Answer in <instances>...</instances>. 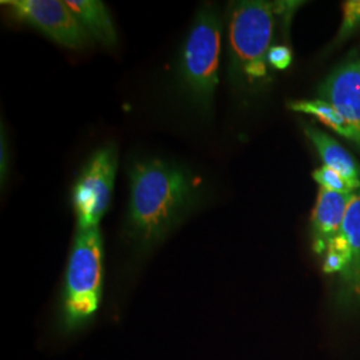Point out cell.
Returning <instances> with one entry per match:
<instances>
[{
  "label": "cell",
  "mask_w": 360,
  "mask_h": 360,
  "mask_svg": "<svg viewBox=\"0 0 360 360\" xmlns=\"http://www.w3.org/2000/svg\"><path fill=\"white\" fill-rule=\"evenodd\" d=\"M287 107L295 112L307 114L316 117L323 124L335 131L338 135L347 139L352 144H358V138L355 131L340 115V112L334 105L323 99H302V101H291L287 103Z\"/></svg>",
  "instance_id": "obj_12"
},
{
  "label": "cell",
  "mask_w": 360,
  "mask_h": 360,
  "mask_svg": "<svg viewBox=\"0 0 360 360\" xmlns=\"http://www.w3.org/2000/svg\"><path fill=\"white\" fill-rule=\"evenodd\" d=\"M342 233L347 239L349 262L347 269L335 278V307L342 314L360 311V190L348 203Z\"/></svg>",
  "instance_id": "obj_8"
},
{
  "label": "cell",
  "mask_w": 360,
  "mask_h": 360,
  "mask_svg": "<svg viewBox=\"0 0 360 360\" xmlns=\"http://www.w3.org/2000/svg\"><path fill=\"white\" fill-rule=\"evenodd\" d=\"M312 178L321 186V188L328 190V191H334L339 193H355V190L352 188V186L340 174H338L333 168L323 167L318 168L312 172Z\"/></svg>",
  "instance_id": "obj_14"
},
{
  "label": "cell",
  "mask_w": 360,
  "mask_h": 360,
  "mask_svg": "<svg viewBox=\"0 0 360 360\" xmlns=\"http://www.w3.org/2000/svg\"><path fill=\"white\" fill-rule=\"evenodd\" d=\"M65 3L92 40L108 47L115 46L117 40L115 27L103 1L65 0Z\"/></svg>",
  "instance_id": "obj_11"
},
{
  "label": "cell",
  "mask_w": 360,
  "mask_h": 360,
  "mask_svg": "<svg viewBox=\"0 0 360 360\" xmlns=\"http://www.w3.org/2000/svg\"><path fill=\"white\" fill-rule=\"evenodd\" d=\"M104 248L99 227L77 230L59 300V330L75 334L90 324L102 303Z\"/></svg>",
  "instance_id": "obj_3"
},
{
  "label": "cell",
  "mask_w": 360,
  "mask_h": 360,
  "mask_svg": "<svg viewBox=\"0 0 360 360\" xmlns=\"http://www.w3.org/2000/svg\"><path fill=\"white\" fill-rule=\"evenodd\" d=\"M351 195L321 188L311 215L312 251L323 257L327 247L342 232Z\"/></svg>",
  "instance_id": "obj_9"
},
{
  "label": "cell",
  "mask_w": 360,
  "mask_h": 360,
  "mask_svg": "<svg viewBox=\"0 0 360 360\" xmlns=\"http://www.w3.org/2000/svg\"><path fill=\"white\" fill-rule=\"evenodd\" d=\"M360 27V0H348L343 4V20L336 37V43L343 40L355 32Z\"/></svg>",
  "instance_id": "obj_15"
},
{
  "label": "cell",
  "mask_w": 360,
  "mask_h": 360,
  "mask_svg": "<svg viewBox=\"0 0 360 360\" xmlns=\"http://www.w3.org/2000/svg\"><path fill=\"white\" fill-rule=\"evenodd\" d=\"M221 30L218 8L203 4L180 53V86L190 103L203 114L211 111L219 83Z\"/></svg>",
  "instance_id": "obj_4"
},
{
  "label": "cell",
  "mask_w": 360,
  "mask_h": 360,
  "mask_svg": "<svg viewBox=\"0 0 360 360\" xmlns=\"http://www.w3.org/2000/svg\"><path fill=\"white\" fill-rule=\"evenodd\" d=\"M117 154L108 144L91 155L72 188V207L77 230L99 227L114 193Z\"/></svg>",
  "instance_id": "obj_5"
},
{
  "label": "cell",
  "mask_w": 360,
  "mask_h": 360,
  "mask_svg": "<svg viewBox=\"0 0 360 360\" xmlns=\"http://www.w3.org/2000/svg\"><path fill=\"white\" fill-rule=\"evenodd\" d=\"M349 262V250L347 239L340 232L334 240L327 247V251L323 255L322 270L326 275L339 276L347 269Z\"/></svg>",
  "instance_id": "obj_13"
},
{
  "label": "cell",
  "mask_w": 360,
  "mask_h": 360,
  "mask_svg": "<svg viewBox=\"0 0 360 360\" xmlns=\"http://www.w3.org/2000/svg\"><path fill=\"white\" fill-rule=\"evenodd\" d=\"M319 99L333 104L355 131L360 150V52H352L318 89Z\"/></svg>",
  "instance_id": "obj_7"
},
{
  "label": "cell",
  "mask_w": 360,
  "mask_h": 360,
  "mask_svg": "<svg viewBox=\"0 0 360 360\" xmlns=\"http://www.w3.org/2000/svg\"><path fill=\"white\" fill-rule=\"evenodd\" d=\"M291 63H292V51L290 50V47L283 44L271 47L270 51L267 53V65L278 71H283L287 70Z\"/></svg>",
  "instance_id": "obj_16"
},
{
  "label": "cell",
  "mask_w": 360,
  "mask_h": 360,
  "mask_svg": "<svg viewBox=\"0 0 360 360\" xmlns=\"http://www.w3.org/2000/svg\"><path fill=\"white\" fill-rule=\"evenodd\" d=\"M303 131L309 142L316 148L324 166L340 174L355 191L360 190V167L347 150L334 138L312 124H303Z\"/></svg>",
  "instance_id": "obj_10"
},
{
  "label": "cell",
  "mask_w": 360,
  "mask_h": 360,
  "mask_svg": "<svg viewBox=\"0 0 360 360\" xmlns=\"http://www.w3.org/2000/svg\"><path fill=\"white\" fill-rule=\"evenodd\" d=\"M203 199L193 174L160 159L129 167V203L124 226L134 252L144 257L160 245Z\"/></svg>",
  "instance_id": "obj_1"
},
{
  "label": "cell",
  "mask_w": 360,
  "mask_h": 360,
  "mask_svg": "<svg viewBox=\"0 0 360 360\" xmlns=\"http://www.w3.org/2000/svg\"><path fill=\"white\" fill-rule=\"evenodd\" d=\"M1 4L13 19L70 50H83L92 41L62 0H3Z\"/></svg>",
  "instance_id": "obj_6"
},
{
  "label": "cell",
  "mask_w": 360,
  "mask_h": 360,
  "mask_svg": "<svg viewBox=\"0 0 360 360\" xmlns=\"http://www.w3.org/2000/svg\"><path fill=\"white\" fill-rule=\"evenodd\" d=\"M299 1L243 0L232 3L227 16V50L231 82L238 87H257L270 82L267 53L278 20L290 22Z\"/></svg>",
  "instance_id": "obj_2"
},
{
  "label": "cell",
  "mask_w": 360,
  "mask_h": 360,
  "mask_svg": "<svg viewBox=\"0 0 360 360\" xmlns=\"http://www.w3.org/2000/svg\"><path fill=\"white\" fill-rule=\"evenodd\" d=\"M0 158H1V160H0V172H1V184H4V179L7 178V175H8V151H7V148H8V146H7V142H6V134H4V129H3V126H1V142H0Z\"/></svg>",
  "instance_id": "obj_17"
}]
</instances>
